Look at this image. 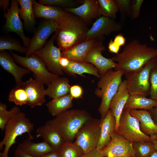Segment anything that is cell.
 Masks as SVG:
<instances>
[{
  "label": "cell",
  "mask_w": 157,
  "mask_h": 157,
  "mask_svg": "<svg viewBox=\"0 0 157 157\" xmlns=\"http://www.w3.org/2000/svg\"><path fill=\"white\" fill-rule=\"evenodd\" d=\"M156 57L157 48L148 47L135 39L127 44L121 53L112 59L117 63L116 70L122 71L124 73L140 69L150 60Z\"/></svg>",
  "instance_id": "obj_1"
},
{
  "label": "cell",
  "mask_w": 157,
  "mask_h": 157,
  "mask_svg": "<svg viewBox=\"0 0 157 157\" xmlns=\"http://www.w3.org/2000/svg\"><path fill=\"white\" fill-rule=\"evenodd\" d=\"M88 30V24L81 18L67 12L57 21L55 39L63 51L85 40Z\"/></svg>",
  "instance_id": "obj_2"
},
{
  "label": "cell",
  "mask_w": 157,
  "mask_h": 157,
  "mask_svg": "<svg viewBox=\"0 0 157 157\" xmlns=\"http://www.w3.org/2000/svg\"><path fill=\"white\" fill-rule=\"evenodd\" d=\"M92 117L84 109L67 110L47 121L59 133L65 142H73L80 128Z\"/></svg>",
  "instance_id": "obj_3"
},
{
  "label": "cell",
  "mask_w": 157,
  "mask_h": 157,
  "mask_svg": "<svg viewBox=\"0 0 157 157\" xmlns=\"http://www.w3.org/2000/svg\"><path fill=\"white\" fill-rule=\"evenodd\" d=\"M124 73L122 71L111 69L101 76L94 94L101 98V101L98 109L101 119H104L109 110L111 101L118 90Z\"/></svg>",
  "instance_id": "obj_4"
},
{
  "label": "cell",
  "mask_w": 157,
  "mask_h": 157,
  "mask_svg": "<svg viewBox=\"0 0 157 157\" xmlns=\"http://www.w3.org/2000/svg\"><path fill=\"white\" fill-rule=\"evenodd\" d=\"M34 125L25 114L20 112L13 117L6 125L4 137L0 142V150L4 146L0 157H8L9 149L12 146L16 143V140L18 136L27 133L29 138L32 140L34 137L31 132Z\"/></svg>",
  "instance_id": "obj_5"
},
{
  "label": "cell",
  "mask_w": 157,
  "mask_h": 157,
  "mask_svg": "<svg viewBox=\"0 0 157 157\" xmlns=\"http://www.w3.org/2000/svg\"><path fill=\"white\" fill-rule=\"evenodd\" d=\"M157 65L156 57L150 60L140 69L124 73L130 95L137 94L146 97L149 95L150 73Z\"/></svg>",
  "instance_id": "obj_6"
},
{
  "label": "cell",
  "mask_w": 157,
  "mask_h": 157,
  "mask_svg": "<svg viewBox=\"0 0 157 157\" xmlns=\"http://www.w3.org/2000/svg\"><path fill=\"white\" fill-rule=\"evenodd\" d=\"M10 52L15 61L32 72L35 79L43 85L47 86L58 76L50 72L42 60L35 54L23 57Z\"/></svg>",
  "instance_id": "obj_7"
},
{
  "label": "cell",
  "mask_w": 157,
  "mask_h": 157,
  "mask_svg": "<svg viewBox=\"0 0 157 157\" xmlns=\"http://www.w3.org/2000/svg\"><path fill=\"white\" fill-rule=\"evenodd\" d=\"M101 124L100 119L92 117L78 131L74 142L82 149L84 153L96 148L100 135Z\"/></svg>",
  "instance_id": "obj_8"
},
{
  "label": "cell",
  "mask_w": 157,
  "mask_h": 157,
  "mask_svg": "<svg viewBox=\"0 0 157 157\" xmlns=\"http://www.w3.org/2000/svg\"><path fill=\"white\" fill-rule=\"evenodd\" d=\"M130 110L124 108L116 131L131 142L151 141L150 136L141 131L139 121L131 115Z\"/></svg>",
  "instance_id": "obj_9"
},
{
  "label": "cell",
  "mask_w": 157,
  "mask_h": 157,
  "mask_svg": "<svg viewBox=\"0 0 157 157\" xmlns=\"http://www.w3.org/2000/svg\"><path fill=\"white\" fill-rule=\"evenodd\" d=\"M54 35L42 48L35 51L33 53L42 60L51 72L58 76L63 75V71L59 63L61 57V50L54 45Z\"/></svg>",
  "instance_id": "obj_10"
},
{
  "label": "cell",
  "mask_w": 157,
  "mask_h": 157,
  "mask_svg": "<svg viewBox=\"0 0 157 157\" xmlns=\"http://www.w3.org/2000/svg\"><path fill=\"white\" fill-rule=\"evenodd\" d=\"M19 4L17 0H11L10 7L6 12H4L6 22L3 28L6 32H13L17 34L22 39L24 46L28 47L31 39L27 37L24 33L23 24L20 17Z\"/></svg>",
  "instance_id": "obj_11"
},
{
  "label": "cell",
  "mask_w": 157,
  "mask_h": 157,
  "mask_svg": "<svg viewBox=\"0 0 157 157\" xmlns=\"http://www.w3.org/2000/svg\"><path fill=\"white\" fill-rule=\"evenodd\" d=\"M101 151L104 157H135L132 143L115 131L109 143Z\"/></svg>",
  "instance_id": "obj_12"
},
{
  "label": "cell",
  "mask_w": 157,
  "mask_h": 157,
  "mask_svg": "<svg viewBox=\"0 0 157 157\" xmlns=\"http://www.w3.org/2000/svg\"><path fill=\"white\" fill-rule=\"evenodd\" d=\"M103 42L99 40L88 52L84 59L85 62L90 63L96 67L101 76L110 69H115L117 65L112 58H108L102 55V53L106 49Z\"/></svg>",
  "instance_id": "obj_13"
},
{
  "label": "cell",
  "mask_w": 157,
  "mask_h": 157,
  "mask_svg": "<svg viewBox=\"0 0 157 157\" xmlns=\"http://www.w3.org/2000/svg\"><path fill=\"white\" fill-rule=\"evenodd\" d=\"M57 24V21L47 19L39 24L31 40L26 56H30L44 47L49 36L56 32Z\"/></svg>",
  "instance_id": "obj_14"
},
{
  "label": "cell",
  "mask_w": 157,
  "mask_h": 157,
  "mask_svg": "<svg viewBox=\"0 0 157 157\" xmlns=\"http://www.w3.org/2000/svg\"><path fill=\"white\" fill-rule=\"evenodd\" d=\"M122 29V25L114 20L104 16L96 19L89 29L85 40L95 39L103 41L105 36L119 32Z\"/></svg>",
  "instance_id": "obj_15"
},
{
  "label": "cell",
  "mask_w": 157,
  "mask_h": 157,
  "mask_svg": "<svg viewBox=\"0 0 157 157\" xmlns=\"http://www.w3.org/2000/svg\"><path fill=\"white\" fill-rule=\"evenodd\" d=\"M22 87L26 91L28 98L27 105L31 108L42 106L45 102L46 89L44 85L35 79L30 78L23 82Z\"/></svg>",
  "instance_id": "obj_16"
},
{
  "label": "cell",
  "mask_w": 157,
  "mask_h": 157,
  "mask_svg": "<svg viewBox=\"0 0 157 157\" xmlns=\"http://www.w3.org/2000/svg\"><path fill=\"white\" fill-rule=\"evenodd\" d=\"M129 96L126 81L125 80L121 82L109 106V110L111 111L116 120L115 131L118 128L120 117Z\"/></svg>",
  "instance_id": "obj_17"
},
{
  "label": "cell",
  "mask_w": 157,
  "mask_h": 157,
  "mask_svg": "<svg viewBox=\"0 0 157 157\" xmlns=\"http://www.w3.org/2000/svg\"><path fill=\"white\" fill-rule=\"evenodd\" d=\"M66 12L72 13L81 18L87 24L101 16L97 0H85L80 6L76 8H64Z\"/></svg>",
  "instance_id": "obj_18"
},
{
  "label": "cell",
  "mask_w": 157,
  "mask_h": 157,
  "mask_svg": "<svg viewBox=\"0 0 157 157\" xmlns=\"http://www.w3.org/2000/svg\"><path fill=\"white\" fill-rule=\"evenodd\" d=\"M10 55L6 51L0 53V65L3 68L13 76L16 83V86H21L23 82V77L29 73L31 71L28 69L20 67L15 63Z\"/></svg>",
  "instance_id": "obj_19"
},
{
  "label": "cell",
  "mask_w": 157,
  "mask_h": 157,
  "mask_svg": "<svg viewBox=\"0 0 157 157\" xmlns=\"http://www.w3.org/2000/svg\"><path fill=\"white\" fill-rule=\"evenodd\" d=\"M100 40L92 39L74 45L61 52V56L70 60L78 62H85V56L90 49Z\"/></svg>",
  "instance_id": "obj_20"
},
{
  "label": "cell",
  "mask_w": 157,
  "mask_h": 157,
  "mask_svg": "<svg viewBox=\"0 0 157 157\" xmlns=\"http://www.w3.org/2000/svg\"><path fill=\"white\" fill-rule=\"evenodd\" d=\"M36 136L40 137L55 150L58 151L65 142L58 131L47 122L36 131Z\"/></svg>",
  "instance_id": "obj_21"
},
{
  "label": "cell",
  "mask_w": 157,
  "mask_h": 157,
  "mask_svg": "<svg viewBox=\"0 0 157 157\" xmlns=\"http://www.w3.org/2000/svg\"><path fill=\"white\" fill-rule=\"evenodd\" d=\"M130 113L138 120L140 129L144 133L150 137L157 136V124L152 118L149 110L131 109Z\"/></svg>",
  "instance_id": "obj_22"
},
{
  "label": "cell",
  "mask_w": 157,
  "mask_h": 157,
  "mask_svg": "<svg viewBox=\"0 0 157 157\" xmlns=\"http://www.w3.org/2000/svg\"><path fill=\"white\" fill-rule=\"evenodd\" d=\"M100 119V135L96 148L102 150L111 141L112 136L115 131L116 120L110 110L106 117Z\"/></svg>",
  "instance_id": "obj_23"
},
{
  "label": "cell",
  "mask_w": 157,
  "mask_h": 157,
  "mask_svg": "<svg viewBox=\"0 0 157 157\" xmlns=\"http://www.w3.org/2000/svg\"><path fill=\"white\" fill-rule=\"evenodd\" d=\"M33 5L35 18H43L58 21L67 12L60 8L43 5L34 0H33Z\"/></svg>",
  "instance_id": "obj_24"
},
{
  "label": "cell",
  "mask_w": 157,
  "mask_h": 157,
  "mask_svg": "<svg viewBox=\"0 0 157 157\" xmlns=\"http://www.w3.org/2000/svg\"><path fill=\"white\" fill-rule=\"evenodd\" d=\"M29 138L20 143L17 147L24 152L35 157L42 156L55 150L48 143L44 141L35 143Z\"/></svg>",
  "instance_id": "obj_25"
},
{
  "label": "cell",
  "mask_w": 157,
  "mask_h": 157,
  "mask_svg": "<svg viewBox=\"0 0 157 157\" xmlns=\"http://www.w3.org/2000/svg\"><path fill=\"white\" fill-rule=\"evenodd\" d=\"M62 69L63 72L71 76H75L76 74H78L83 77V74L87 73L99 78L101 77L96 67L92 64L85 62H78L70 60L68 65Z\"/></svg>",
  "instance_id": "obj_26"
},
{
  "label": "cell",
  "mask_w": 157,
  "mask_h": 157,
  "mask_svg": "<svg viewBox=\"0 0 157 157\" xmlns=\"http://www.w3.org/2000/svg\"><path fill=\"white\" fill-rule=\"evenodd\" d=\"M70 87L67 78L58 76L47 85L46 95L52 99L58 98L69 94Z\"/></svg>",
  "instance_id": "obj_27"
},
{
  "label": "cell",
  "mask_w": 157,
  "mask_h": 157,
  "mask_svg": "<svg viewBox=\"0 0 157 157\" xmlns=\"http://www.w3.org/2000/svg\"><path fill=\"white\" fill-rule=\"evenodd\" d=\"M73 98L69 94L54 99L47 102L46 106L49 112L53 116H56L72 107Z\"/></svg>",
  "instance_id": "obj_28"
},
{
  "label": "cell",
  "mask_w": 157,
  "mask_h": 157,
  "mask_svg": "<svg viewBox=\"0 0 157 157\" xmlns=\"http://www.w3.org/2000/svg\"><path fill=\"white\" fill-rule=\"evenodd\" d=\"M157 106V101L144 96L134 94L129 96L124 108L149 110Z\"/></svg>",
  "instance_id": "obj_29"
},
{
  "label": "cell",
  "mask_w": 157,
  "mask_h": 157,
  "mask_svg": "<svg viewBox=\"0 0 157 157\" xmlns=\"http://www.w3.org/2000/svg\"><path fill=\"white\" fill-rule=\"evenodd\" d=\"M33 0H17L20 6V16L23 20L24 26L28 29L34 28L36 23L34 14Z\"/></svg>",
  "instance_id": "obj_30"
},
{
  "label": "cell",
  "mask_w": 157,
  "mask_h": 157,
  "mask_svg": "<svg viewBox=\"0 0 157 157\" xmlns=\"http://www.w3.org/2000/svg\"><path fill=\"white\" fill-rule=\"evenodd\" d=\"M101 15L114 20L119 11L115 0H97Z\"/></svg>",
  "instance_id": "obj_31"
},
{
  "label": "cell",
  "mask_w": 157,
  "mask_h": 157,
  "mask_svg": "<svg viewBox=\"0 0 157 157\" xmlns=\"http://www.w3.org/2000/svg\"><path fill=\"white\" fill-rule=\"evenodd\" d=\"M60 157H81L82 149L74 142H65L58 150Z\"/></svg>",
  "instance_id": "obj_32"
},
{
  "label": "cell",
  "mask_w": 157,
  "mask_h": 157,
  "mask_svg": "<svg viewBox=\"0 0 157 157\" xmlns=\"http://www.w3.org/2000/svg\"><path fill=\"white\" fill-rule=\"evenodd\" d=\"M132 143L135 157H149L156 150L151 141Z\"/></svg>",
  "instance_id": "obj_33"
},
{
  "label": "cell",
  "mask_w": 157,
  "mask_h": 157,
  "mask_svg": "<svg viewBox=\"0 0 157 157\" xmlns=\"http://www.w3.org/2000/svg\"><path fill=\"white\" fill-rule=\"evenodd\" d=\"M6 104L0 103V129L4 130L6 125L13 117L20 112V108L17 106L12 107L10 110H7Z\"/></svg>",
  "instance_id": "obj_34"
},
{
  "label": "cell",
  "mask_w": 157,
  "mask_h": 157,
  "mask_svg": "<svg viewBox=\"0 0 157 157\" xmlns=\"http://www.w3.org/2000/svg\"><path fill=\"white\" fill-rule=\"evenodd\" d=\"M8 99L17 106L27 104L28 98L25 90L21 86H16L12 89L9 94Z\"/></svg>",
  "instance_id": "obj_35"
},
{
  "label": "cell",
  "mask_w": 157,
  "mask_h": 157,
  "mask_svg": "<svg viewBox=\"0 0 157 157\" xmlns=\"http://www.w3.org/2000/svg\"><path fill=\"white\" fill-rule=\"evenodd\" d=\"M15 50L21 53H26L27 47L22 46L18 41L12 38L1 37L0 39V51Z\"/></svg>",
  "instance_id": "obj_36"
},
{
  "label": "cell",
  "mask_w": 157,
  "mask_h": 157,
  "mask_svg": "<svg viewBox=\"0 0 157 157\" xmlns=\"http://www.w3.org/2000/svg\"><path fill=\"white\" fill-rule=\"evenodd\" d=\"M82 1L74 0H40L39 3L45 5L59 6L65 8H74Z\"/></svg>",
  "instance_id": "obj_37"
},
{
  "label": "cell",
  "mask_w": 157,
  "mask_h": 157,
  "mask_svg": "<svg viewBox=\"0 0 157 157\" xmlns=\"http://www.w3.org/2000/svg\"><path fill=\"white\" fill-rule=\"evenodd\" d=\"M123 19L126 17L131 18V0H115Z\"/></svg>",
  "instance_id": "obj_38"
},
{
  "label": "cell",
  "mask_w": 157,
  "mask_h": 157,
  "mask_svg": "<svg viewBox=\"0 0 157 157\" xmlns=\"http://www.w3.org/2000/svg\"><path fill=\"white\" fill-rule=\"evenodd\" d=\"M150 98L157 101V65L152 69L150 75Z\"/></svg>",
  "instance_id": "obj_39"
},
{
  "label": "cell",
  "mask_w": 157,
  "mask_h": 157,
  "mask_svg": "<svg viewBox=\"0 0 157 157\" xmlns=\"http://www.w3.org/2000/svg\"><path fill=\"white\" fill-rule=\"evenodd\" d=\"M144 1L143 0H132L131 5V19H135L139 16L141 8Z\"/></svg>",
  "instance_id": "obj_40"
},
{
  "label": "cell",
  "mask_w": 157,
  "mask_h": 157,
  "mask_svg": "<svg viewBox=\"0 0 157 157\" xmlns=\"http://www.w3.org/2000/svg\"><path fill=\"white\" fill-rule=\"evenodd\" d=\"M83 93V89L80 85H76L71 86L69 94L73 98L78 99L81 97Z\"/></svg>",
  "instance_id": "obj_41"
},
{
  "label": "cell",
  "mask_w": 157,
  "mask_h": 157,
  "mask_svg": "<svg viewBox=\"0 0 157 157\" xmlns=\"http://www.w3.org/2000/svg\"><path fill=\"white\" fill-rule=\"evenodd\" d=\"M81 157H104L101 151L97 148L85 153Z\"/></svg>",
  "instance_id": "obj_42"
},
{
  "label": "cell",
  "mask_w": 157,
  "mask_h": 157,
  "mask_svg": "<svg viewBox=\"0 0 157 157\" xmlns=\"http://www.w3.org/2000/svg\"><path fill=\"white\" fill-rule=\"evenodd\" d=\"M113 40L117 46L120 47L125 44L126 39L123 34L120 33L116 35Z\"/></svg>",
  "instance_id": "obj_43"
},
{
  "label": "cell",
  "mask_w": 157,
  "mask_h": 157,
  "mask_svg": "<svg viewBox=\"0 0 157 157\" xmlns=\"http://www.w3.org/2000/svg\"><path fill=\"white\" fill-rule=\"evenodd\" d=\"M120 47L117 46L114 42L113 39L110 40L108 44V48L109 51L111 53L117 54Z\"/></svg>",
  "instance_id": "obj_44"
},
{
  "label": "cell",
  "mask_w": 157,
  "mask_h": 157,
  "mask_svg": "<svg viewBox=\"0 0 157 157\" xmlns=\"http://www.w3.org/2000/svg\"><path fill=\"white\" fill-rule=\"evenodd\" d=\"M14 157H35L29 155L22 151L18 147L14 152Z\"/></svg>",
  "instance_id": "obj_45"
},
{
  "label": "cell",
  "mask_w": 157,
  "mask_h": 157,
  "mask_svg": "<svg viewBox=\"0 0 157 157\" xmlns=\"http://www.w3.org/2000/svg\"><path fill=\"white\" fill-rule=\"evenodd\" d=\"M69 62L70 60L62 56L60 57L59 60V64L62 68L67 67L68 65Z\"/></svg>",
  "instance_id": "obj_46"
},
{
  "label": "cell",
  "mask_w": 157,
  "mask_h": 157,
  "mask_svg": "<svg viewBox=\"0 0 157 157\" xmlns=\"http://www.w3.org/2000/svg\"><path fill=\"white\" fill-rule=\"evenodd\" d=\"M9 5V0H0V6L2 8L4 12H6L9 9L8 7Z\"/></svg>",
  "instance_id": "obj_47"
},
{
  "label": "cell",
  "mask_w": 157,
  "mask_h": 157,
  "mask_svg": "<svg viewBox=\"0 0 157 157\" xmlns=\"http://www.w3.org/2000/svg\"><path fill=\"white\" fill-rule=\"evenodd\" d=\"M151 117L157 124V106L149 110Z\"/></svg>",
  "instance_id": "obj_48"
},
{
  "label": "cell",
  "mask_w": 157,
  "mask_h": 157,
  "mask_svg": "<svg viewBox=\"0 0 157 157\" xmlns=\"http://www.w3.org/2000/svg\"><path fill=\"white\" fill-rule=\"evenodd\" d=\"M41 157H60L58 151L54 150L49 153Z\"/></svg>",
  "instance_id": "obj_49"
},
{
  "label": "cell",
  "mask_w": 157,
  "mask_h": 157,
  "mask_svg": "<svg viewBox=\"0 0 157 157\" xmlns=\"http://www.w3.org/2000/svg\"><path fill=\"white\" fill-rule=\"evenodd\" d=\"M152 142L154 144L156 150L157 151V136H154L150 137Z\"/></svg>",
  "instance_id": "obj_50"
},
{
  "label": "cell",
  "mask_w": 157,
  "mask_h": 157,
  "mask_svg": "<svg viewBox=\"0 0 157 157\" xmlns=\"http://www.w3.org/2000/svg\"><path fill=\"white\" fill-rule=\"evenodd\" d=\"M149 157H157V151L156 150Z\"/></svg>",
  "instance_id": "obj_51"
}]
</instances>
